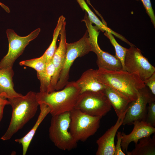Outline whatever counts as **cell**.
<instances>
[{"label":"cell","instance_id":"cell-1","mask_svg":"<svg viewBox=\"0 0 155 155\" xmlns=\"http://www.w3.org/2000/svg\"><path fill=\"white\" fill-rule=\"evenodd\" d=\"M96 75L99 82L112 88L131 102L136 99L139 90L146 86L137 72L98 68L96 70Z\"/></svg>","mask_w":155,"mask_h":155},{"label":"cell","instance_id":"cell-2","mask_svg":"<svg viewBox=\"0 0 155 155\" xmlns=\"http://www.w3.org/2000/svg\"><path fill=\"white\" fill-rule=\"evenodd\" d=\"M36 93L30 91L25 96L8 99L12 108V115L9 127L1 138V140L10 139L34 116L39 105Z\"/></svg>","mask_w":155,"mask_h":155},{"label":"cell","instance_id":"cell-3","mask_svg":"<svg viewBox=\"0 0 155 155\" xmlns=\"http://www.w3.org/2000/svg\"><path fill=\"white\" fill-rule=\"evenodd\" d=\"M75 82H68L61 90L50 93L40 92L36 93L39 104L44 103L50 108L52 116L70 112L74 107L80 94Z\"/></svg>","mask_w":155,"mask_h":155},{"label":"cell","instance_id":"cell-4","mask_svg":"<svg viewBox=\"0 0 155 155\" xmlns=\"http://www.w3.org/2000/svg\"><path fill=\"white\" fill-rule=\"evenodd\" d=\"M49 129V137L54 145L63 150L69 151L77 146V142L69 131L70 112L52 116Z\"/></svg>","mask_w":155,"mask_h":155},{"label":"cell","instance_id":"cell-5","mask_svg":"<svg viewBox=\"0 0 155 155\" xmlns=\"http://www.w3.org/2000/svg\"><path fill=\"white\" fill-rule=\"evenodd\" d=\"M70 113L69 131L77 142L85 141L99 128L102 117L90 116L75 108Z\"/></svg>","mask_w":155,"mask_h":155},{"label":"cell","instance_id":"cell-6","mask_svg":"<svg viewBox=\"0 0 155 155\" xmlns=\"http://www.w3.org/2000/svg\"><path fill=\"white\" fill-rule=\"evenodd\" d=\"M65 63L57 84L55 90L63 89L68 83L70 69L75 60L92 51V47L88 30L78 41L66 44Z\"/></svg>","mask_w":155,"mask_h":155},{"label":"cell","instance_id":"cell-7","mask_svg":"<svg viewBox=\"0 0 155 155\" xmlns=\"http://www.w3.org/2000/svg\"><path fill=\"white\" fill-rule=\"evenodd\" d=\"M111 108L103 90L86 91L80 94L74 107L90 115L102 117L111 111Z\"/></svg>","mask_w":155,"mask_h":155},{"label":"cell","instance_id":"cell-8","mask_svg":"<svg viewBox=\"0 0 155 155\" xmlns=\"http://www.w3.org/2000/svg\"><path fill=\"white\" fill-rule=\"evenodd\" d=\"M40 31L38 28L28 36H21L13 30L8 29L6 33L9 42L7 53L0 62V69L13 67L16 60L22 54L26 47L35 38Z\"/></svg>","mask_w":155,"mask_h":155},{"label":"cell","instance_id":"cell-9","mask_svg":"<svg viewBox=\"0 0 155 155\" xmlns=\"http://www.w3.org/2000/svg\"><path fill=\"white\" fill-rule=\"evenodd\" d=\"M124 66L125 70L128 72H137L144 82L155 73V67L135 46H130L127 49L125 58Z\"/></svg>","mask_w":155,"mask_h":155},{"label":"cell","instance_id":"cell-10","mask_svg":"<svg viewBox=\"0 0 155 155\" xmlns=\"http://www.w3.org/2000/svg\"><path fill=\"white\" fill-rule=\"evenodd\" d=\"M155 96L146 86L139 90L136 99L129 103L123 119L122 125H130L135 121H145L147 104Z\"/></svg>","mask_w":155,"mask_h":155},{"label":"cell","instance_id":"cell-11","mask_svg":"<svg viewBox=\"0 0 155 155\" xmlns=\"http://www.w3.org/2000/svg\"><path fill=\"white\" fill-rule=\"evenodd\" d=\"M99 32L96 30H92L89 35L92 47V51L97 55L96 63L98 68L110 71L123 70V66L120 61L115 56L111 55L101 49L98 43Z\"/></svg>","mask_w":155,"mask_h":155},{"label":"cell","instance_id":"cell-12","mask_svg":"<svg viewBox=\"0 0 155 155\" xmlns=\"http://www.w3.org/2000/svg\"><path fill=\"white\" fill-rule=\"evenodd\" d=\"M65 26V21L63 24L60 32V38L59 46L52 59L55 67V71L47 93H50L55 91L57 84L65 63L67 43Z\"/></svg>","mask_w":155,"mask_h":155},{"label":"cell","instance_id":"cell-13","mask_svg":"<svg viewBox=\"0 0 155 155\" xmlns=\"http://www.w3.org/2000/svg\"><path fill=\"white\" fill-rule=\"evenodd\" d=\"M127 110L118 117L115 124L108 129L97 140L96 143L98 148L96 155H114L115 137L119 128L122 125Z\"/></svg>","mask_w":155,"mask_h":155},{"label":"cell","instance_id":"cell-14","mask_svg":"<svg viewBox=\"0 0 155 155\" xmlns=\"http://www.w3.org/2000/svg\"><path fill=\"white\" fill-rule=\"evenodd\" d=\"M133 124L134 125L133 128L129 134H126L123 132L121 133V147L124 152H127L128 146L131 142L137 144L140 139L150 136L155 132V128L145 121H136Z\"/></svg>","mask_w":155,"mask_h":155},{"label":"cell","instance_id":"cell-15","mask_svg":"<svg viewBox=\"0 0 155 155\" xmlns=\"http://www.w3.org/2000/svg\"><path fill=\"white\" fill-rule=\"evenodd\" d=\"M13 67L0 69V98L8 99L23 96L14 90Z\"/></svg>","mask_w":155,"mask_h":155},{"label":"cell","instance_id":"cell-16","mask_svg":"<svg viewBox=\"0 0 155 155\" xmlns=\"http://www.w3.org/2000/svg\"><path fill=\"white\" fill-rule=\"evenodd\" d=\"M21 66H25L35 69L40 83V91L47 92L49 86L46 73V63L43 57L22 61L19 63Z\"/></svg>","mask_w":155,"mask_h":155},{"label":"cell","instance_id":"cell-17","mask_svg":"<svg viewBox=\"0 0 155 155\" xmlns=\"http://www.w3.org/2000/svg\"><path fill=\"white\" fill-rule=\"evenodd\" d=\"M96 70L90 69L84 72L80 78L75 82L82 94L88 91L103 90L105 86L99 82L96 75Z\"/></svg>","mask_w":155,"mask_h":155},{"label":"cell","instance_id":"cell-18","mask_svg":"<svg viewBox=\"0 0 155 155\" xmlns=\"http://www.w3.org/2000/svg\"><path fill=\"white\" fill-rule=\"evenodd\" d=\"M40 112L36 123L32 129L23 137L16 139L15 141L22 144V155H25L37 128L42 121L50 113V109L46 104L41 103L39 104Z\"/></svg>","mask_w":155,"mask_h":155},{"label":"cell","instance_id":"cell-19","mask_svg":"<svg viewBox=\"0 0 155 155\" xmlns=\"http://www.w3.org/2000/svg\"><path fill=\"white\" fill-rule=\"evenodd\" d=\"M103 91L114 108L118 117L127 109L131 102L130 101L108 86H105Z\"/></svg>","mask_w":155,"mask_h":155},{"label":"cell","instance_id":"cell-20","mask_svg":"<svg viewBox=\"0 0 155 155\" xmlns=\"http://www.w3.org/2000/svg\"><path fill=\"white\" fill-rule=\"evenodd\" d=\"M151 138L150 136L140 139L135 144V148L131 151L127 152V155H155V133Z\"/></svg>","mask_w":155,"mask_h":155},{"label":"cell","instance_id":"cell-21","mask_svg":"<svg viewBox=\"0 0 155 155\" xmlns=\"http://www.w3.org/2000/svg\"><path fill=\"white\" fill-rule=\"evenodd\" d=\"M65 18L63 16H61L59 18L53 34L52 41L48 48L42 56L45 60L46 64L52 59L56 50L57 42L62 25L65 21Z\"/></svg>","mask_w":155,"mask_h":155},{"label":"cell","instance_id":"cell-22","mask_svg":"<svg viewBox=\"0 0 155 155\" xmlns=\"http://www.w3.org/2000/svg\"><path fill=\"white\" fill-rule=\"evenodd\" d=\"M83 10H85L89 19L92 23L96 25L98 29L102 31L110 32V28H108L106 25L102 22L89 7L85 0H76Z\"/></svg>","mask_w":155,"mask_h":155},{"label":"cell","instance_id":"cell-23","mask_svg":"<svg viewBox=\"0 0 155 155\" xmlns=\"http://www.w3.org/2000/svg\"><path fill=\"white\" fill-rule=\"evenodd\" d=\"M104 34L110 40L115 51V56L121 61L123 66V70H125L124 61L127 49L120 45L116 41L113 34L109 32H105Z\"/></svg>","mask_w":155,"mask_h":155},{"label":"cell","instance_id":"cell-24","mask_svg":"<svg viewBox=\"0 0 155 155\" xmlns=\"http://www.w3.org/2000/svg\"><path fill=\"white\" fill-rule=\"evenodd\" d=\"M147 106V112L145 121L152 127H155V98H152Z\"/></svg>","mask_w":155,"mask_h":155},{"label":"cell","instance_id":"cell-25","mask_svg":"<svg viewBox=\"0 0 155 155\" xmlns=\"http://www.w3.org/2000/svg\"><path fill=\"white\" fill-rule=\"evenodd\" d=\"M146 10V12L150 17L151 21L155 26V16L152 7L150 0H141Z\"/></svg>","mask_w":155,"mask_h":155},{"label":"cell","instance_id":"cell-26","mask_svg":"<svg viewBox=\"0 0 155 155\" xmlns=\"http://www.w3.org/2000/svg\"><path fill=\"white\" fill-rule=\"evenodd\" d=\"M117 143L115 146L114 155H125L122 150L121 147L122 134L121 131H117Z\"/></svg>","mask_w":155,"mask_h":155},{"label":"cell","instance_id":"cell-27","mask_svg":"<svg viewBox=\"0 0 155 155\" xmlns=\"http://www.w3.org/2000/svg\"><path fill=\"white\" fill-rule=\"evenodd\" d=\"M146 86L148 87L151 93L155 95V73L144 82Z\"/></svg>","mask_w":155,"mask_h":155},{"label":"cell","instance_id":"cell-28","mask_svg":"<svg viewBox=\"0 0 155 155\" xmlns=\"http://www.w3.org/2000/svg\"><path fill=\"white\" fill-rule=\"evenodd\" d=\"M7 105V104L6 103L0 104V122L3 118L5 106Z\"/></svg>","mask_w":155,"mask_h":155},{"label":"cell","instance_id":"cell-29","mask_svg":"<svg viewBox=\"0 0 155 155\" xmlns=\"http://www.w3.org/2000/svg\"><path fill=\"white\" fill-rule=\"evenodd\" d=\"M0 5L5 11L8 13H9L10 10L9 8L6 6L5 5L3 4L0 2Z\"/></svg>","mask_w":155,"mask_h":155},{"label":"cell","instance_id":"cell-30","mask_svg":"<svg viewBox=\"0 0 155 155\" xmlns=\"http://www.w3.org/2000/svg\"><path fill=\"white\" fill-rule=\"evenodd\" d=\"M2 103H6L7 104H9V102L8 100L0 98V104Z\"/></svg>","mask_w":155,"mask_h":155}]
</instances>
